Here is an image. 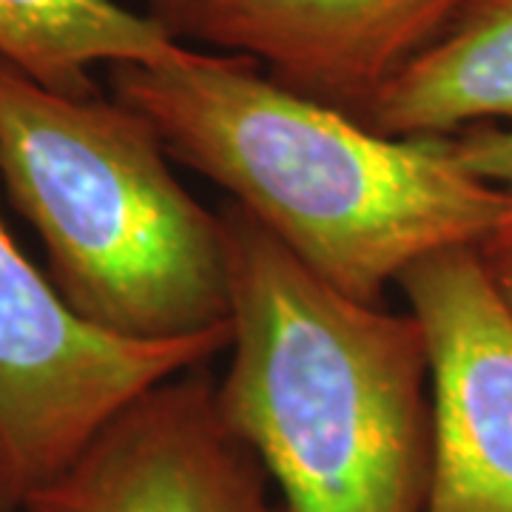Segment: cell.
I'll list each match as a JSON object with an SVG mask.
<instances>
[{"label":"cell","instance_id":"cell-11","mask_svg":"<svg viewBox=\"0 0 512 512\" xmlns=\"http://www.w3.org/2000/svg\"><path fill=\"white\" fill-rule=\"evenodd\" d=\"M478 256L484 262V271L493 279L495 291L512 308V220L495 231L487 242L478 245Z\"/></svg>","mask_w":512,"mask_h":512},{"label":"cell","instance_id":"cell-1","mask_svg":"<svg viewBox=\"0 0 512 512\" xmlns=\"http://www.w3.org/2000/svg\"><path fill=\"white\" fill-rule=\"evenodd\" d=\"M111 89L174 160L365 305H382L424 256L478 248L512 220V194L467 171L447 137L379 134L248 57L191 49L157 66H111Z\"/></svg>","mask_w":512,"mask_h":512},{"label":"cell","instance_id":"cell-10","mask_svg":"<svg viewBox=\"0 0 512 512\" xmlns=\"http://www.w3.org/2000/svg\"><path fill=\"white\" fill-rule=\"evenodd\" d=\"M447 140L467 171L512 194V128L476 126L458 131Z\"/></svg>","mask_w":512,"mask_h":512},{"label":"cell","instance_id":"cell-3","mask_svg":"<svg viewBox=\"0 0 512 512\" xmlns=\"http://www.w3.org/2000/svg\"><path fill=\"white\" fill-rule=\"evenodd\" d=\"M168 157L117 97H69L0 63V183L66 305L140 342L231 328L220 211L185 191Z\"/></svg>","mask_w":512,"mask_h":512},{"label":"cell","instance_id":"cell-5","mask_svg":"<svg viewBox=\"0 0 512 512\" xmlns=\"http://www.w3.org/2000/svg\"><path fill=\"white\" fill-rule=\"evenodd\" d=\"M399 288L430 365L433 470L424 512H512V308L478 248L424 256Z\"/></svg>","mask_w":512,"mask_h":512},{"label":"cell","instance_id":"cell-4","mask_svg":"<svg viewBox=\"0 0 512 512\" xmlns=\"http://www.w3.org/2000/svg\"><path fill=\"white\" fill-rule=\"evenodd\" d=\"M228 345L231 328L168 342L94 328L0 217V512H23L128 402Z\"/></svg>","mask_w":512,"mask_h":512},{"label":"cell","instance_id":"cell-2","mask_svg":"<svg viewBox=\"0 0 512 512\" xmlns=\"http://www.w3.org/2000/svg\"><path fill=\"white\" fill-rule=\"evenodd\" d=\"M231 271L225 424L291 512H424L430 365L413 313L356 302L254 217L220 211Z\"/></svg>","mask_w":512,"mask_h":512},{"label":"cell","instance_id":"cell-6","mask_svg":"<svg viewBox=\"0 0 512 512\" xmlns=\"http://www.w3.org/2000/svg\"><path fill=\"white\" fill-rule=\"evenodd\" d=\"M23 512H291L200 367L109 419Z\"/></svg>","mask_w":512,"mask_h":512},{"label":"cell","instance_id":"cell-9","mask_svg":"<svg viewBox=\"0 0 512 512\" xmlns=\"http://www.w3.org/2000/svg\"><path fill=\"white\" fill-rule=\"evenodd\" d=\"M188 52L163 20L117 0H0V63L69 97L100 94L94 66H157Z\"/></svg>","mask_w":512,"mask_h":512},{"label":"cell","instance_id":"cell-7","mask_svg":"<svg viewBox=\"0 0 512 512\" xmlns=\"http://www.w3.org/2000/svg\"><path fill=\"white\" fill-rule=\"evenodd\" d=\"M473 0H194L177 37L359 117Z\"/></svg>","mask_w":512,"mask_h":512},{"label":"cell","instance_id":"cell-12","mask_svg":"<svg viewBox=\"0 0 512 512\" xmlns=\"http://www.w3.org/2000/svg\"><path fill=\"white\" fill-rule=\"evenodd\" d=\"M148 3H151V15L157 20H163L165 26L177 35V29H180V23L188 15L194 0H148Z\"/></svg>","mask_w":512,"mask_h":512},{"label":"cell","instance_id":"cell-8","mask_svg":"<svg viewBox=\"0 0 512 512\" xmlns=\"http://www.w3.org/2000/svg\"><path fill=\"white\" fill-rule=\"evenodd\" d=\"M359 120L390 137H453L512 120V0H473Z\"/></svg>","mask_w":512,"mask_h":512}]
</instances>
